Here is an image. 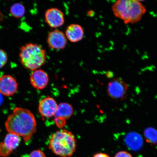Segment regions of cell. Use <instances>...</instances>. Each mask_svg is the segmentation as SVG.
Returning a JSON list of instances; mask_svg holds the SVG:
<instances>
[{"label": "cell", "instance_id": "1", "mask_svg": "<svg viewBox=\"0 0 157 157\" xmlns=\"http://www.w3.org/2000/svg\"><path fill=\"white\" fill-rule=\"evenodd\" d=\"M5 126L9 133L23 137L28 143L36 130V122L34 116L29 110L16 107L6 121Z\"/></svg>", "mask_w": 157, "mask_h": 157}, {"label": "cell", "instance_id": "2", "mask_svg": "<svg viewBox=\"0 0 157 157\" xmlns=\"http://www.w3.org/2000/svg\"><path fill=\"white\" fill-rule=\"evenodd\" d=\"M116 17L126 24L138 22L146 12L143 4L136 0H118L112 6Z\"/></svg>", "mask_w": 157, "mask_h": 157}, {"label": "cell", "instance_id": "3", "mask_svg": "<svg viewBox=\"0 0 157 157\" xmlns=\"http://www.w3.org/2000/svg\"><path fill=\"white\" fill-rule=\"evenodd\" d=\"M77 144L75 137L71 131L62 129L51 136L49 149L61 157H71L75 152Z\"/></svg>", "mask_w": 157, "mask_h": 157}, {"label": "cell", "instance_id": "4", "mask_svg": "<svg viewBox=\"0 0 157 157\" xmlns=\"http://www.w3.org/2000/svg\"><path fill=\"white\" fill-rule=\"evenodd\" d=\"M19 56L23 67L32 71L39 69L46 61V51L40 45L32 43L21 47Z\"/></svg>", "mask_w": 157, "mask_h": 157}, {"label": "cell", "instance_id": "5", "mask_svg": "<svg viewBox=\"0 0 157 157\" xmlns=\"http://www.w3.org/2000/svg\"><path fill=\"white\" fill-rule=\"evenodd\" d=\"M128 87L121 78H114L108 83L107 93L108 95L113 99L121 100L127 97Z\"/></svg>", "mask_w": 157, "mask_h": 157}, {"label": "cell", "instance_id": "6", "mask_svg": "<svg viewBox=\"0 0 157 157\" xmlns=\"http://www.w3.org/2000/svg\"><path fill=\"white\" fill-rule=\"evenodd\" d=\"M47 41L49 48L54 50H62L67 44V38L65 34L62 31L56 29L49 33Z\"/></svg>", "mask_w": 157, "mask_h": 157}, {"label": "cell", "instance_id": "7", "mask_svg": "<svg viewBox=\"0 0 157 157\" xmlns=\"http://www.w3.org/2000/svg\"><path fill=\"white\" fill-rule=\"evenodd\" d=\"M44 17L46 23L52 28H58L64 24V13L60 9L56 8H52L47 10Z\"/></svg>", "mask_w": 157, "mask_h": 157}, {"label": "cell", "instance_id": "8", "mask_svg": "<svg viewBox=\"0 0 157 157\" xmlns=\"http://www.w3.org/2000/svg\"><path fill=\"white\" fill-rule=\"evenodd\" d=\"M58 105L54 98L48 97L44 98L39 102V112L43 118H51L55 117Z\"/></svg>", "mask_w": 157, "mask_h": 157}, {"label": "cell", "instance_id": "9", "mask_svg": "<svg viewBox=\"0 0 157 157\" xmlns=\"http://www.w3.org/2000/svg\"><path fill=\"white\" fill-rule=\"evenodd\" d=\"M18 84L12 76L4 75L0 77V93L9 97L13 95L17 91Z\"/></svg>", "mask_w": 157, "mask_h": 157}, {"label": "cell", "instance_id": "10", "mask_svg": "<svg viewBox=\"0 0 157 157\" xmlns=\"http://www.w3.org/2000/svg\"><path fill=\"white\" fill-rule=\"evenodd\" d=\"M30 83L37 90L44 89L49 82V76L47 72L41 69L33 71L30 77Z\"/></svg>", "mask_w": 157, "mask_h": 157}, {"label": "cell", "instance_id": "11", "mask_svg": "<svg viewBox=\"0 0 157 157\" xmlns=\"http://www.w3.org/2000/svg\"><path fill=\"white\" fill-rule=\"evenodd\" d=\"M67 38L70 42L76 43L83 39L84 31L81 25L77 24H72L69 25L66 30Z\"/></svg>", "mask_w": 157, "mask_h": 157}, {"label": "cell", "instance_id": "12", "mask_svg": "<svg viewBox=\"0 0 157 157\" xmlns=\"http://www.w3.org/2000/svg\"><path fill=\"white\" fill-rule=\"evenodd\" d=\"M125 143L131 150L138 151L142 146V139L140 135L137 133H130L127 135L125 138Z\"/></svg>", "mask_w": 157, "mask_h": 157}, {"label": "cell", "instance_id": "13", "mask_svg": "<svg viewBox=\"0 0 157 157\" xmlns=\"http://www.w3.org/2000/svg\"><path fill=\"white\" fill-rule=\"evenodd\" d=\"M73 113V108L71 105L67 103H61L58 105L55 117L62 118L65 120L71 117Z\"/></svg>", "mask_w": 157, "mask_h": 157}, {"label": "cell", "instance_id": "14", "mask_svg": "<svg viewBox=\"0 0 157 157\" xmlns=\"http://www.w3.org/2000/svg\"><path fill=\"white\" fill-rule=\"evenodd\" d=\"M21 142L20 137L18 135L9 133L6 135L4 143L7 148L13 152L19 146Z\"/></svg>", "mask_w": 157, "mask_h": 157}, {"label": "cell", "instance_id": "15", "mask_svg": "<svg viewBox=\"0 0 157 157\" xmlns=\"http://www.w3.org/2000/svg\"><path fill=\"white\" fill-rule=\"evenodd\" d=\"M144 136L147 143L151 144L157 143V130L155 128L149 127L145 129Z\"/></svg>", "mask_w": 157, "mask_h": 157}, {"label": "cell", "instance_id": "16", "mask_svg": "<svg viewBox=\"0 0 157 157\" xmlns=\"http://www.w3.org/2000/svg\"><path fill=\"white\" fill-rule=\"evenodd\" d=\"M10 11L13 17L17 18H20L25 15V8L24 6L21 4L16 3L12 6Z\"/></svg>", "mask_w": 157, "mask_h": 157}, {"label": "cell", "instance_id": "17", "mask_svg": "<svg viewBox=\"0 0 157 157\" xmlns=\"http://www.w3.org/2000/svg\"><path fill=\"white\" fill-rule=\"evenodd\" d=\"M13 152L10 150L6 146L4 142L0 143V156L7 157L9 156Z\"/></svg>", "mask_w": 157, "mask_h": 157}, {"label": "cell", "instance_id": "18", "mask_svg": "<svg viewBox=\"0 0 157 157\" xmlns=\"http://www.w3.org/2000/svg\"><path fill=\"white\" fill-rule=\"evenodd\" d=\"M7 61V56L4 51L0 50V68L4 66Z\"/></svg>", "mask_w": 157, "mask_h": 157}, {"label": "cell", "instance_id": "19", "mask_svg": "<svg viewBox=\"0 0 157 157\" xmlns=\"http://www.w3.org/2000/svg\"><path fill=\"white\" fill-rule=\"evenodd\" d=\"M54 121L59 128H63L66 124V121L62 118L55 117Z\"/></svg>", "mask_w": 157, "mask_h": 157}, {"label": "cell", "instance_id": "20", "mask_svg": "<svg viewBox=\"0 0 157 157\" xmlns=\"http://www.w3.org/2000/svg\"><path fill=\"white\" fill-rule=\"evenodd\" d=\"M29 157H46V155L40 149L35 150L31 152Z\"/></svg>", "mask_w": 157, "mask_h": 157}, {"label": "cell", "instance_id": "21", "mask_svg": "<svg viewBox=\"0 0 157 157\" xmlns=\"http://www.w3.org/2000/svg\"><path fill=\"white\" fill-rule=\"evenodd\" d=\"M114 157H133L130 153L126 151H121L117 153Z\"/></svg>", "mask_w": 157, "mask_h": 157}, {"label": "cell", "instance_id": "22", "mask_svg": "<svg viewBox=\"0 0 157 157\" xmlns=\"http://www.w3.org/2000/svg\"><path fill=\"white\" fill-rule=\"evenodd\" d=\"M93 157H110V156L105 153L99 152L94 155Z\"/></svg>", "mask_w": 157, "mask_h": 157}, {"label": "cell", "instance_id": "23", "mask_svg": "<svg viewBox=\"0 0 157 157\" xmlns=\"http://www.w3.org/2000/svg\"><path fill=\"white\" fill-rule=\"evenodd\" d=\"M4 19V17L3 15L0 12V22L3 21Z\"/></svg>", "mask_w": 157, "mask_h": 157}, {"label": "cell", "instance_id": "24", "mask_svg": "<svg viewBox=\"0 0 157 157\" xmlns=\"http://www.w3.org/2000/svg\"><path fill=\"white\" fill-rule=\"evenodd\" d=\"M3 102V97L2 96V94L0 93V105L2 104Z\"/></svg>", "mask_w": 157, "mask_h": 157}]
</instances>
